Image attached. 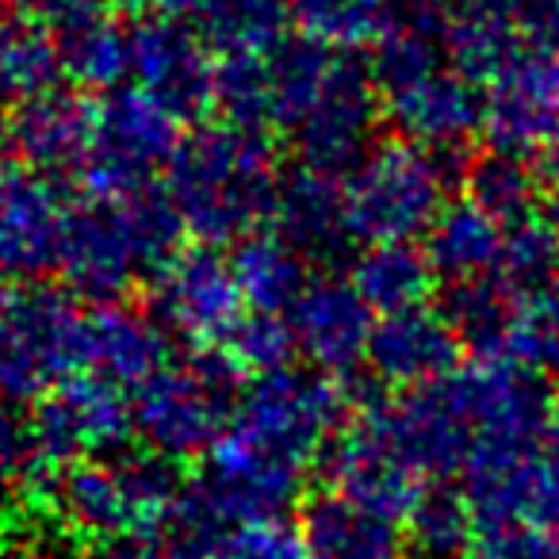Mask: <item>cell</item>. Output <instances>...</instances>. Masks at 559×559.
I'll use <instances>...</instances> for the list:
<instances>
[{
  "instance_id": "obj_1",
  "label": "cell",
  "mask_w": 559,
  "mask_h": 559,
  "mask_svg": "<svg viewBox=\"0 0 559 559\" xmlns=\"http://www.w3.org/2000/svg\"><path fill=\"white\" fill-rule=\"evenodd\" d=\"M345 421L349 403L334 376L299 365L253 376L195 487L230 525L272 518L299 495L307 467Z\"/></svg>"
},
{
  "instance_id": "obj_2",
  "label": "cell",
  "mask_w": 559,
  "mask_h": 559,
  "mask_svg": "<svg viewBox=\"0 0 559 559\" xmlns=\"http://www.w3.org/2000/svg\"><path fill=\"white\" fill-rule=\"evenodd\" d=\"M276 150L264 131L238 123H207L185 134L165 169V192L177 207L185 234L200 246H226L253 234L272 215Z\"/></svg>"
},
{
  "instance_id": "obj_3",
  "label": "cell",
  "mask_w": 559,
  "mask_h": 559,
  "mask_svg": "<svg viewBox=\"0 0 559 559\" xmlns=\"http://www.w3.org/2000/svg\"><path fill=\"white\" fill-rule=\"evenodd\" d=\"M180 234L185 223L157 185L127 195H88L66 215L58 269L78 296L116 304L180 253Z\"/></svg>"
},
{
  "instance_id": "obj_4",
  "label": "cell",
  "mask_w": 559,
  "mask_h": 559,
  "mask_svg": "<svg viewBox=\"0 0 559 559\" xmlns=\"http://www.w3.org/2000/svg\"><path fill=\"white\" fill-rule=\"evenodd\" d=\"M185 483L173 460L157 452H111L78 460L47 479V498L66 528L104 540L123 533H157Z\"/></svg>"
},
{
  "instance_id": "obj_5",
  "label": "cell",
  "mask_w": 559,
  "mask_h": 559,
  "mask_svg": "<svg viewBox=\"0 0 559 559\" xmlns=\"http://www.w3.org/2000/svg\"><path fill=\"white\" fill-rule=\"evenodd\" d=\"M241 391V365L226 353L203 349L180 365L173 360L134 395V437L173 464L207 456L230 429Z\"/></svg>"
},
{
  "instance_id": "obj_6",
  "label": "cell",
  "mask_w": 559,
  "mask_h": 559,
  "mask_svg": "<svg viewBox=\"0 0 559 559\" xmlns=\"http://www.w3.org/2000/svg\"><path fill=\"white\" fill-rule=\"evenodd\" d=\"M345 203L357 241H414L449 207L444 154L411 139L376 142L345 180Z\"/></svg>"
},
{
  "instance_id": "obj_7",
  "label": "cell",
  "mask_w": 559,
  "mask_h": 559,
  "mask_svg": "<svg viewBox=\"0 0 559 559\" xmlns=\"http://www.w3.org/2000/svg\"><path fill=\"white\" fill-rule=\"evenodd\" d=\"M85 372V311L43 284L0 296V399L39 403Z\"/></svg>"
},
{
  "instance_id": "obj_8",
  "label": "cell",
  "mask_w": 559,
  "mask_h": 559,
  "mask_svg": "<svg viewBox=\"0 0 559 559\" xmlns=\"http://www.w3.org/2000/svg\"><path fill=\"white\" fill-rule=\"evenodd\" d=\"M180 116L142 88H111L93 104V139L81 165L88 195H127L154 185L180 146Z\"/></svg>"
},
{
  "instance_id": "obj_9",
  "label": "cell",
  "mask_w": 559,
  "mask_h": 559,
  "mask_svg": "<svg viewBox=\"0 0 559 559\" xmlns=\"http://www.w3.org/2000/svg\"><path fill=\"white\" fill-rule=\"evenodd\" d=\"M441 383L472 433L475 452L467 467L528 452L536 437L548 429L551 399L521 360L483 357L472 368H456Z\"/></svg>"
},
{
  "instance_id": "obj_10",
  "label": "cell",
  "mask_w": 559,
  "mask_h": 559,
  "mask_svg": "<svg viewBox=\"0 0 559 559\" xmlns=\"http://www.w3.org/2000/svg\"><path fill=\"white\" fill-rule=\"evenodd\" d=\"M134 437V406L127 391L96 376H73L47 399L35 403L32 414V444L35 472L32 479H50L78 460L111 456L123 452Z\"/></svg>"
},
{
  "instance_id": "obj_11",
  "label": "cell",
  "mask_w": 559,
  "mask_h": 559,
  "mask_svg": "<svg viewBox=\"0 0 559 559\" xmlns=\"http://www.w3.org/2000/svg\"><path fill=\"white\" fill-rule=\"evenodd\" d=\"M383 116L388 111H383L372 66H365L357 55H337L322 93L288 131L299 165L326 173V177L353 173L372 154Z\"/></svg>"
},
{
  "instance_id": "obj_12",
  "label": "cell",
  "mask_w": 559,
  "mask_h": 559,
  "mask_svg": "<svg viewBox=\"0 0 559 559\" xmlns=\"http://www.w3.org/2000/svg\"><path fill=\"white\" fill-rule=\"evenodd\" d=\"M154 314L173 337L200 349L230 342L234 330L246 319L234 264L218 253V246L180 249L154 280Z\"/></svg>"
},
{
  "instance_id": "obj_13",
  "label": "cell",
  "mask_w": 559,
  "mask_h": 559,
  "mask_svg": "<svg viewBox=\"0 0 559 559\" xmlns=\"http://www.w3.org/2000/svg\"><path fill=\"white\" fill-rule=\"evenodd\" d=\"M326 475L334 490L395 521L406 518L414 502L426 495V479L399 449L395 433L383 418L380 399L365 403L342 426V433L326 449Z\"/></svg>"
},
{
  "instance_id": "obj_14",
  "label": "cell",
  "mask_w": 559,
  "mask_h": 559,
  "mask_svg": "<svg viewBox=\"0 0 559 559\" xmlns=\"http://www.w3.org/2000/svg\"><path fill=\"white\" fill-rule=\"evenodd\" d=\"M215 66L207 39L180 16H142L131 24V78L180 119L215 104Z\"/></svg>"
},
{
  "instance_id": "obj_15",
  "label": "cell",
  "mask_w": 559,
  "mask_h": 559,
  "mask_svg": "<svg viewBox=\"0 0 559 559\" xmlns=\"http://www.w3.org/2000/svg\"><path fill=\"white\" fill-rule=\"evenodd\" d=\"M559 127V55L518 47L483 88V131L502 154L544 146Z\"/></svg>"
},
{
  "instance_id": "obj_16",
  "label": "cell",
  "mask_w": 559,
  "mask_h": 559,
  "mask_svg": "<svg viewBox=\"0 0 559 559\" xmlns=\"http://www.w3.org/2000/svg\"><path fill=\"white\" fill-rule=\"evenodd\" d=\"M66 215L47 173L0 162V276L32 280L58 269Z\"/></svg>"
},
{
  "instance_id": "obj_17",
  "label": "cell",
  "mask_w": 559,
  "mask_h": 559,
  "mask_svg": "<svg viewBox=\"0 0 559 559\" xmlns=\"http://www.w3.org/2000/svg\"><path fill=\"white\" fill-rule=\"evenodd\" d=\"M372 307L357 292L353 280L342 276H311L304 296L288 311L296 345L311 368L326 376H349L368 360V342H372Z\"/></svg>"
},
{
  "instance_id": "obj_18",
  "label": "cell",
  "mask_w": 559,
  "mask_h": 559,
  "mask_svg": "<svg viewBox=\"0 0 559 559\" xmlns=\"http://www.w3.org/2000/svg\"><path fill=\"white\" fill-rule=\"evenodd\" d=\"M460 345L464 342L441 307L418 304L376 319L365 365L388 388L418 391L456 372Z\"/></svg>"
},
{
  "instance_id": "obj_19",
  "label": "cell",
  "mask_w": 559,
  "mask_h": 559,
  "mask_svg": "<svg viewBox=\"0 0 559 559\" xmlns=\"http://www.w3.org/2000/svg\"><path fill=\"white\" fill-rule=\"evenodd\" d=\"M173 365V334L139 307L100 304L85 311V372L139 395Z\"/></svg>"
},
{
  "instance_id": "obj_20",
  "label": "cell",
  "mask_w": 559,
  "mask_h": 559,
  "mask_svg": "<svg viewBox=\"0 0 559 559\" xmlns=\"http://www.w3.org/2000/svg\"><path fill=\"white\" fill-rule=\"evenodd\" d=\"M383 111L411 142L444 154V150L467 146V139L483 127V93L449 62L391 93L383 100Z\"/></svg>"
},
{
  "instance_id": "obj_21",
  "label": "cell",
  "mask_w": 559,
  "mask_h": 559,
  "mask_svg": "<svg viewBox=\"0 0 559 559\" xmlns=\"http://www.w3.org/2000/svg\"><path fill=\"white\" fill-rule=\"evenodd\" d=\"M272 223L284 241L299 249L307 261L334 264L349 253L357 241L349 223V203H345V188L337 177L314 173L299 165L296 173H284L276 188V203H272Z\"/></svg>"
},
{
  "instance_id": "obj_22",
  "label": "cell",
  "mask_w": 559,
  "mask_h": 559,
  "mask_svg": "<svg viewBox=\"0 0 559 559\" xmlns=\"http://www.w3.org/2000/svg\"><path fill=\"white\" fill-rule=\"evenodd\" d=\"M299 533L311 559H406L411 548L395 518L368 510L342 490L307 498Z\"/></svg>"
},
{
  "instance_id": "obj_23",
  "label": "cell",
  "mask_w": 559,
  "mask_h": 559,
  "mask_svg": "<svg viewBox=\"0 0 559 559\" xmlns=\"http://www.w3.org/2000/svg\"><path fill=\"white\" fill-rule=\"evenodd\" d=\"M93 139V104H85L73 93H55L27 100L12 108L9 146L20 154V162L47 173H81Z\"/></svg>"
},
{
  "instance_id": "obj_24",
  "label": "cell",
  "mask_w": 559,
  "mask_h": 559,
  "mask_svg": "<svg viewBox=\"0 0 559 559\" xmlns=\"http://www.w3.org/2000/svg\"><path fill=\"white\" fill-rule=\"evenodd\" d=\"M506 226L475 200L449 203L433 230L426 234V257L433 264V276H441L444 284H464V280L498 272Z\"/></svg>"
},
{
  "instance_id": "obj_25",
  "label": "cell",
  "mask_w": 559,
  "mask_h": 559,
  "mask_svg": "<svg viewBox=\"0 0 559 559\" xmlns=\"http://www.w3.org/2000/svg\"><path fill=\"white\" fill-rule=\"evenodd\" d=\"M234 280L249 311L284 314L296 307L304 288L311 284L307 257L276 230H253L234 246Z\"/></svg>"
},
{
  "instance_id": "obj_26",
  "label": "cell",
  "mask_w": 559,
  "mask_h": 559,
  "mask_svg": "<svg viewBox=\"0 0 559 559\" xmlns=\"http://www.w3.org/2000/svg\"><path fill=\"white\" fill-rule=\"evenodd\" d=\"M62 78V43L55 24L32 12L0 24V104L20 108L27 100H39L55 93Z\"/></svg>"
},
{
  "instance_id": "obj_27",
  "label": "cell",
  "mask_w": 559,
  "mask_h": 559,
  "mask_svg": "<svg viewBox=\"0 0 559 559\" xmlns=\"http://www.w3.org/2000/svg\"><path fill=\"white\" fill-rule=\"evenodd\" d=\"M521 304L525 299L498 272L464 280V284H449L441 296V311L460 334V342L472 345L483 357H502V349H510Z\"/></svg>"
},
{
  "instance_id": "obj_28",
  "label": "cell",
  "mask_w": 559,
  "mask_h": 559,
  "mask_svg": "<svg viewBox=\"0 0 559 559\" xmlns=\"http://www.w3.org/2000/svg\"><path fill=\"white\" fill-rule=\"evenodd\" d=\"M58 43H62L66 78L73 85L111 93L131 78V27H119L100 9L58 27Z\"/></svg>"
},
{
  "instance_id": "obj_29",
  "label": "cell",
  "mask_w": 559,
  "mask_h": 559,
  "mask_svg": "<svg viewBox=\"0 0 559 559\" xmlns=\"http://www.w3.org/2000/svg\"><path fill=\"white\" fill-rule=\"evenodd\" d=\"M349 280L376 314H391L426 304L433 264L426 249H418L414 241H376L365 253H357Z\"/></svg>"
},
{
  "instance_id": "obj_30",
  "label": "cell",
  "mask_w": 559,
  "mask_h": 559,
  "mask_svg": "<svg viewBox=\"0 0 559 559\" xmlns=\"http://www.w3.org/2000/svg\"><path fill=\"white\" fill-rule=\"evenodd\" d=\"M391 12H395V0H296L304 35L337 55L376 47L380 35L388 32Z\"/></svg>"
},
{
  "instance_id": "obj_31",
  "label": "cell",
  "mask_w": 559,
  "mask_h": 559,
  "mask_svg": "<svg viewBox=\"0 0 559 559\" xmlns=\"http://www.w3.org/2000/svg\"><path fill=\"white\" fill-rule=\"evenodd\" d=\"M203 39L218 55H238V50H269L284 39V4L272 0H203L200 16Z\"/></svg>"
},
{
  "instance_id": "obj_32",
  "label": "cell",
  "mask_w": 559,
  "mask_h": 559,
  "mask_svg": "<svg viewBox=\"0 0 559 559\" xmlns=\"http://www.w3.org/2000/svg\"><path fill=\"white\" fill-rule=\"evenodd\" d=\"M475 510L467 495L449 487H426V495L406 513V540L426 559H452L472 544Z\"/></svg>"
},
{
  "instance_id": "obj_33",
  "label": "cell",
  "mask_w": 559,
  "mask_h": 559,
  "mask_svg": "<svg viewBox=\"0 0 559 559\" xmlns=\"http://www.w3.org/2000/svg\"><path fill=\"white\" fill-rule=\"evenodd\" d=\"M467 200L479 203L487 215H495L502 226H518L525 218H536V173L525 165L521 154H495L479 157L467 173Z\"/></svg>"
},
{
  "instance_id": "obj_34",
  "label": "cell",
  "mask_w": 559,
  "mask_h": 559,
  "mask_svg": "<svg viewBox=\"0 0 559 559\" xmlns=\"http://www.w3.org/2000/svg\"><path fill=\"white\" fill-rule=\"evenodd\" d=\"M498 276L510 280L521 299H533L559 284V230L540 218L506 226V249Z\"/></svg>"
},
{
  "instance_id": "obj_35",
  "label": "cell",
  "mask_w": 559,
  "mask_h": 559,
  "mask_svg": "<svg viewBox=\"0 0 559 559\" xmlns=\"http://www.w3.org/2000/svg\"><path fill=\"white\" fill-rule=\"evenodd\" d=\"M299 353L296 334H292V322L284 314H246L241 326L230 337V357L238 360L249 372H276V368H288L292 357Z\"/></svg>"
},
{
  "instance_id": "obj_36",
  "label": "cell",
  "mask_w": 559,
  "mask_h": 559,
  "mask_svg": "<svg viewBox=\"0 0 559 559\" xmlns=\"http://www.w3.org/2000/svg\"><path fill=\"white\" fill-rule=\"evenodd\" d=\"M510 353H518L513 360L521 365L559 368V284L521 304Z\"/></svg>"
},
{
  "instance_id": "obj_37",
  "label": "cell",
  "mask_w": 559,
  "mask_h": 559,
  "mask_svg": "<svg viewBox=\"0 0 559 559\" xmlns=\"http://www.w3.org/2000/svg\"><path fill=\"white\" fill-rule=\"evenodd\" d=\"M218 559H311V556H307L299 525L272 513V518H253V521H241V525H230Z\"/></svg>"
},
{
  "instance_id": "obj_38",
  "label": "cell",
  "mask_w": 559,
  "mask_h": 559,
  "mask_svg": "<svg viewBox=\"0 0 559 559\" xmlns=\"http://www.w3.org/2000/svg\"><path fill=\"white\" fill-rule=\"evenodd\" d=\"M32 472H35L32 418H20L16 403L0 399V513L9 510L24 483H32Z\"/></svg>"
},
{
  "instance_id": "obj_39",
  "label": "cell",
  "mask_w": 559,
  "mask_h": 559,
  "mask_svg": "<svg viewBox=\"0 0 559 559\" xmlns=\"http://www.w3.org/2000/svg\"><path fill=\"white\" fill-rule=\"evenodd\" d=\"M472 559H559V551L533 525H495L472 548Z\"/></svg>"
},
{
  "instance_id": "obj_40",
  "label": "cell",
  "mask_w": 559,
  "mask_h": 559,
  "mask_svg": "<svg viewBox=\"0 0 559 559\" xmlns=\"http://www.w3.org/2000/svg\"><path fill=\"white\" fill-rule=\"evenodd\" d=\"M521 35L528 39V47L559 55V0H528L521 16Z\"/></svg>"
},
{
  "instance_id": "obj_41",
  "label": "cell",
  "mask_w": 559,
  "mask_h": 559,
  "mask_svg": "<svg viewBox=\"0 0 559 559\" xmlns=\"http://www.w3.org/2000/svg\"><path fill=\"white\" fill-rule=\"evenodd\" d=\"M85 559H165L157 533H123L93 540Z\"/></svg>"
},
{
  "instance_id": "obj_42",
  "label": "cell",
  "mask_w": 559,
  "mask_h": 559,
  "mask_svg": "<svg viewBox=\"0 0 559 559\" xmlns=\"http://www.w3.org/2000/svg\"><path fill=\"white\" fill-rule=\"evenodd\" d=\"M20 4H24L32 16L47 20V24H55V27L70 24V20L85 16V12H93V9H100V0H20Z\"/></svg>"
},
{
  "instance_id": "obj_43",
  "label": "cell",
  "mask_w": 559,
  "mask_h": 559,
  "mask_svg": "<svg viewBox=\"0 0 559 559\" xmlns=\"http://www.w3.org/2000/svg\"><path fill=\"white\" fill-rule=\"evenodd\" d=\"M116 9H123V12H146V16H200V9H203V0H111Z\"/></svg>"
},
{
  "instance_id": "obj_44",
  "label": "cell",
  "mask_w": 559,
  "mask_h": 559,
  "mask_svg": "<svg viewBox=\"0 0 559 559\" xmlns=\"http://www.w3.org/2000/svg\"><path fill=\"white\" fill-rule=\"evenodd\" d=\"M544 165H548V173L559 180V127H556V134L544 142Z\"/></svg>"
},
{
  "instance_id": "obj_45",
  "label": "cell",
  "mask_w": 559,
  "mask_h": 559,
  "mask_svg": "<svg viewBox=\"0 0 559 559\" xmlns=\"http://www.w3.org/2000/svg\"><path fill=\"white\" fill-rule=\"evenodd\" d=\"M548 441H551V456H559V399H551V411H548Z\"/></svg>"
},
{
  "instance_id": "obj_46",
  "label": "cell",
  "mask_w": 559,
  "mask_h": 559,
  "mask_svg": "<svg viewBox=\"0 0 559 559\" xmlns=\"http://www.w3.org/2000/svg\"><path fill=\"white\" fill-rule=\"evenodd\" d=\"M9 20V0H0V24Z\"/></svg>"
},
{
  "instance_id": "obj_47",
  "label": "cell",
  "mask_w": 559,
  "mask_h": 559,
  "mask_svg": "<svg viewBox=\"0 0 559 559\" xmlns=\"http://www.w3.org/2000/svg\"><path fill=\"white\" fill-rule=\"evenodd\" d=\"M4 142H9V127H0V150H4Z\"/></svg>"
},
{
  "instance_id": "obj_48",
  "label": "cell",
  "mask_w": 559,
  "mask_h": 559,
  "mask_svg": "<svg viewBox=\"0 0 559 559\" xmlns=\"http://www.w3.org/2000/svg\"><path fill=\"white\" fill-rule=\"evenodd\" d=\"M272 4H296V0H272Z\"/></svg>"
},
{
  "instance_id": "obj_49",
  "label": "cell",
  "mask_w": 559,
  "mask_h": 559,
  "mask_svg": "<svg viewBox=\"0 0 559 559\" xmlns=\"http://www.w3.org/2000/svg\"><path fill=\"white\" fill-rule=\"evenodd\" d=\"M0 296H4V292H0Z\"/></svg>"
}]
</instances>
